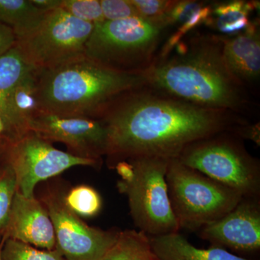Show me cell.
<instances>
[{
  "instance_id": "6da1fadb",
  "label": "cell",
  "mask_w": 260,
  "mask_h": 260,
  "mask_svg": "<svg viewBox=\"0 0 260 260\" xmlns=\"http://www.w3.org/2000/svg\"><path fill=\"white\" fill-rule=\"evenodd\" d=\"M107 129V155L177 158L188 145L248 124L240 114L208 109L144 86L124 93L99 118Z\"/></svg>"
},
{
  "instance_id": "7a4b0ae2",
  "label": "cell",
  "mask_w": 260,
  "mask_h": 260,
  "mask_svg": "<svg viewBox=\"0 0 260 260\" xmlns=\"http://www.w3.org/2000/svg\"><path fill=\"white\" fill-rule=\"evenodd\" d=\"M223 38L198 35L177 44L175 54L154 59L145 86L208 109L240 114L251 107L247 90L228 68Z\"/></svg>"
},
{
  "instance_id": "3957f363",
  "label": "cell",
  "mask_w": 260,
  "mask_h": 260,
  "mask_svg": "<svg viewBox=\"0 0 260 260\" xmlns=\"http://www.w3.org/2000/svg\"><path fill=\"white\" fill-rule=\"evenodd\" d=\"M37 79L42 112L93 119L121 95L146 84L144 73L115 71L86 57L37 70Z\"/></svg>"
},
{
  "instance_id": "277c9868",
  "label": "cell",
  "mask_w": 260,
  "mask_h": 260,
  "mask_svg": "<svg viewBox=\"0 0 260 260\" xmlns=\"http://www.w3.org/2000/svg\"><path fill=\"white\" fill-rule=\"evenodd\" d=\"M162 27L140 17L94 25L85 57L108 69L143 73L154 61Z\"/></svg>"
},
{
  "instance_id": "5b68a950",
  "label": "cell",
  "mask_w": 260,
  "mask_h": 260,
  "mask_svg": "<svg viewBox=\"0 0 260 260\" xmlns=\"http://www.w3.org/2000/svg\"><path fill=\"white\" fill-rule=\"evenodd\" d=\"M243 140L233 132H224L188 145L177 159L243 198H260L259 160L247 151Z\"/></svg>"
},
{
  "instance_id": "8992f818",
  "label": "cell",
  "mask_w": 260,
  "mask_h": 260,
  "mask_svg": "<svg viewBox=\"0 0 260 260\" xmlns=\"http://www.w3.org/2000/svg\"><path fill=\"white\" fill-rule=\"evenodd\" d=\"M168 194L180 229L199 231L230 212L242 200L238 191L170 159Z\"/></svg>"
},
{
  "instance_id": "52a82bcc",
  "label": "cell",
  "mask_w": 260,
  "mask_h": 260,
  "mask_svg": "<svg viewBox=\"0 0 260 260\" xmlns=\"http://www.w3.org/2000/svg\"><path fill=\"white\" fill-rule=\"evenodd\" d=\"M126 160L133 167V174L118 181L117 188L127 198L135 225L148 237L179 232L166 179L170 159L143 156Z\"/></svg>"
},
{
  "instance_id": "ba28073f",
  "label": "cell",
  "mask_w": 260,
  "mask_h": 260,
  "mask_svg": "<svg viewBox=\"0 0 260 260\" xmlns=\"http://www.w3.org/2000/svg\"><path fill=\"white\" fill-rule=\"evenodd\" d=\"M93 28L59 8L45 13L37 28L17 39L15 47L34 69H53L85 57Z\"/></svg>"
},
{
  "instance_id": "9c48e42d",
  "label": "cell",
  "mask_w": 260,
  "mask_h": 260,
  "mask_svg": "<svg viewBox=\"0 0 260 260\" xmlns=\"http://www.w3.org/2000/svg\"><path fill=\"white\" fill-rule=\"evenodd\" d=\"M6 157L15 173L18 190L28 198H34V189L40 181L70 168L95 167L100 162L58 150L31 131L8 143Z\"/></svg>"
},
{
  "instance_id": "30bf717a",
  "label": "cell",
  "mask_w": 260,
  "mask_h": 260,
  "mask_svg": "<svg viewBox=\"0 0 260 260\" xmlns=\"http://www.w3.org/2000/svg\"><path fill=\"white\" fill-rule=\"evenodd\" d=\"M44 203L54 225L55 249L65 260H102L116 242L120 232L89 226L60 197L50 195Z\"/></svg>"
},
{
  "instance_id": "8fae6325",
  "label": "cell",
  "mask_w": 260,
  "mask_h": 260,
  "mask_svg": "<svg viewBox=\"0 0 260 260\" xmlns=\"http://www.w3.org/2000/svg\"><path fill=\"white\" fill-rule=\"evenodd\" d=\"M28 129L47 141L64 143L77 156L100 161L107 154V129L99 119L41 112L29 121Z\"/></svg>"
},
{
  "instance_id": "7c38bea8",
  "label": "cell",
  "mask_w": 260,
  "mask_h": 260,
  "mask_svg": "<svg viewBox=\"0 0 260 260\" xmlns=\"http://www.w3.org/2000/svg\"><path fill=\"white\" fill-rule=\"evenodd\" d=\"M198 232L212 246L256 254L260 250V198H243L230 212Z\"/></svg>"
},
{
  "instance_id": "4fadbf2b",
  "label": "cell",
  "mask_w": 260,
  "mask_h": 260,
  "mask_svg": "<svg viewBox=\"0 0 260 260\" xmlns=\"http://www.w3.org/2000/svg\"><path fill=\"white\" fill-rule=\"evenodd\" d=\"M3 234V239H14L46 250L55 249V233L47 210L34 197L25 198L18 190Z\"/></svg>"
},
{
  "instance_id": "5bb4252c",
  "label": "cell",
  "mask_w": 260,
  "mask_h": 260,
  "mask_svg": "<svg viewBox=\"0 0 260 260\" xmlns=\"http://www.w3.org/2000/svg\"><path fill=\"white\" fill-rule=\"evenodd\" d=\"M223 38V52L228 68L246 89L257 84L260 76V36L257 23L244 31Z\"/></svg>"
},
{
  "instance_id": "9a60e30c",
  "label": "cell",
  "mask_w": 260,
  "mask_h": 260,
  "mask_svg": "<svg viewBox=\"0 0 260 260\" xmlns=\"http://www.w3.org/2000/svg\"><path fill=\"white\" fill-rule=\"evenodd\" d=\"M149 238L152 249L160 260H256L238 256L218 246L196 247L179 232Z\"/></svg>"
},
{
  "instance_id": "2e32d148",
  "label": "cell",
  "mask_w": 260,
  "mask_h": 260,
  "mask_svg": "<svg viewBox=\"0 0 260 260\" xmlns=\"http://www.w3.org/2000/svg\"><path fill=\"white\" fill-rule=\"evenodd\" d=\"M8 109L15 140L29 132V121L42 112L38 95L37 69L29 70L15 85L8 99Z\"/></svg>"
},
{
  "instance_id": "e0dca14e",
  "label": "cell",
  "mask_w": 260,
  "mask_h": 260,
  "mask_svg": "<svg viewBox=\"0 0 260 260\" xmlns=\"http://www.w3.org/2000/svg\"><path fill=\"white\" fill-rule=\"evenodd\" d=\"M32 68L25 62L15 46L0 56V116L6 126V138L11 142L14 140V136L8 99L15 85Z\"/></svg>"
},
{
  "instance_id": "ac0fdd59",
  "label": "cell",
  "mask_w": 260,
  "mask_h": 260,
  "mask_svg": "<svg viewBox=\"0 0 260 260\" xmlns=\"http://www.w3.org/2000/svg\"><path fill=\"white\" fill-rule=\"evenodd\" d=\"M44 14L31 0H0V23L13 29L17 39L37 28Z\"/></svg>"
},
{
  "instance_id": "d6986e66",
  "label": "cell",
  "mask_w": 260,
  "mask_h": 260,
  "mask_svg": "<svg viewBox=\"0 0 260 260\" xmlns=\"http://www.w3.org/2000/svg\"><path fill=\"white\" fill-rule=\"evenodd\" d=\"M259 3L244 1H232L218 3L213 6L212 15L206 24L215 26L219 31L227 34H240L246 30L251 23L249 14L257 8Z\"/></svg>"
},
{
  "instance_id": "ffe728a7",
  "label": "cell",
  "mask_w": 260,
  "mask_h": 260,
  "mask_svg": "<svg viewBox=\"0 0 260 260\" xmlns=\"http://www.w3.org/2000/svg\"><path fill=\"white\" fill-rule=\"evenodd\" d=\"M102 260H160L145 233L135 230L119 232L114 245Z\"/></svg>"
},
{
  "instance_id": "44dd1931",
  "label": "cell",
  "mask_w": 260,
  "mask_h": 260,
  "mask_svg": "<svg viewBox=\"0 0 260 260\" xmlns=\"http://www.w3.org/2000/svg\"><path fill=\"white\" fill-rule=\"evenodd\" d=\"M62 199L67 208L78 216L91 218L102 208L101 195L90 186H75Z\"/></svg>"
},
{
  "instance_id": "7402d4cb",
  "label": "cell",
  "mask_w": 260,
  "mask_h": 260,
  "mask_svg": "<svg viewBox=\"0 0 260 260\" xmlns=\"http://www.w3.org/2000/svg\"><path fill=\"white\" fill-rule=\"evenodd\" d=\"M1 260H65L56 249L41 250L14 239H3Z\"/></svg>"
},
{
  "instance_id": "603a6c76",
  "label": "cell",
  "mask_w": 260,
  "mask_h": 260,
  "mask_svg": "<svg viewBox=\"0 0 260 260\" xmlns=\"http://www.w3.org/2000/svg\"><path fill=\"white\" fill-rule=\"evenodd\" d=\"M18 190L15 173L8 162L5 150V160L0 164V236L4 232L15 192Z\"/></svg>"
},
{
  "instance_id": "cb8c5ba5",
  "label": "cell",
  "mask_w": 260,
  "mask_h": 260,
  "mask_svg": "<svg viewBox=\"0 0 260 260\" xmlns=\"http://www.w3.org/2000/svg\"><path fill=\"white\" fill-rule=\"evenodd\" d=\"M60 9L94 25L105 21L99 0H61Z\"/></svg>"
},
{
  "instance_id": "d4e9b609",
  "label": "cell",
  "mask_w": 260,
  "mask_h": 260,
  "mask_svg": "<svg viewBox=\"0 0 260 260\" xmlns=\"http://www.w3.org/2000/svg\"><path fill=\"white\" fill-rule=\"evenodd\" d=\"M213 6L211 5H204L203 8H200L197 11L191 18L183 24L181 27L177 29V31L173 34L170 38L168 39L167 42L164 44L160 56L158 59L167 57L174 50V48L177 47L178 44L181 42V39L187 34L188 32L193 30L196 27L199 26L203 23H206L212 15Z\"/></svg>"
},
{
  "instance_id": "484cf974",
  "label": "cell",
  "mask_w": 260,
  "mask_h": 260,
  "mask_svg": "<svg viewBox=\"0 0 260 260\" xmlns=\"http://www.w3.org/2000/svg\"><path fill=\"white\" fill-rule=\"evenodd\" d=\"M140 18L165 28L167 15L177 1L168 0H130Z\"/></svg>"
},
{
  "instance_id": "4316f807",
  "label": "cell",
  "mask_w": 260,
  "mask_h": 260,
  "mask_svg": "<svg viewBox=\"0 0 260 260\" xmlns=\"http://www.w3.org/2000/svg\"><path fill=\"white\" fill-rule=\"evenodd\" d=\"M100 3L105 21L139 17L130 0H100Z\"/></svg>"
},
{
  "instance_id": "83f0119b",
  "label": "cell",
  "mask_w": 260,
  "mask_h": 260,
  "mask_svg": "<svg viewBox=\"0 0 260 260\" xmlns=\"http://www.w3.org/2000/svg\"><path fill=\"white\" fill-rule=\"evenodd\" d=\"M204 4L198 1H177L169 12L166 19L167 25L183 24L203 8Z\"/></svg>"
},
{
  "instance_id": "f1b7e54d",
  "label": "cell",
  "mask_w": 260,
  "mask_h": 260,
  "mask_svg": "<svg viewBox=\"0 0 260 260\" xmlns=\"http://www.w3.org/2000/svg\"><path fill=\"white\" fill-rule=\"evenodd\" d=\"M16 36L13 29L0 23V56L4 55L16 44Z\"/></svg>"
},
{
  "instance_id": "f546056e",
  "label": "cell",
  "mask_w": 260,
  "mask_h": 260,
  "mask_svg": "<svg viewBox=\"0 0 260 260\" xmlns=\"http://www.w3.org/2000/svg\"><path fill=\"white\" fill-rule=\"evenodd\" d=\"M31 2L39 10L47 13L60 8L61 0H31Z\"/></svg>"
},
{
  "instance_id": "4dcf8cb0",
  "label": "cell",
  "mask_w": 260,
  "mask_h": 260,
  "mask_svg": "<svg viewBox=\"0 0 260 260\" xmlns=\"http://www.w3.org/2000/svg\"><path fill=\"white\" fill-rule=\"evenodd\" d=\"M1 135H5L6 138V126H5L4 121L0 116V136Z\"/></svg>"
},
{
  "instance_id": "1f68e13d",
  "label": "cell",
  "mask_w": 260,
  "mask_h": 260,
  "mask_svg": "<svg viewBox=\"0 0 260 260\" xmlns=\"http://www.w3.org/2000/svg\"><path fill=\"white\" fill-rule=\"evenodd\" d=\"M3 241H2L1 243H0V260H1V251H2V246H3Z\"/></svg>"
}]
</instances>
